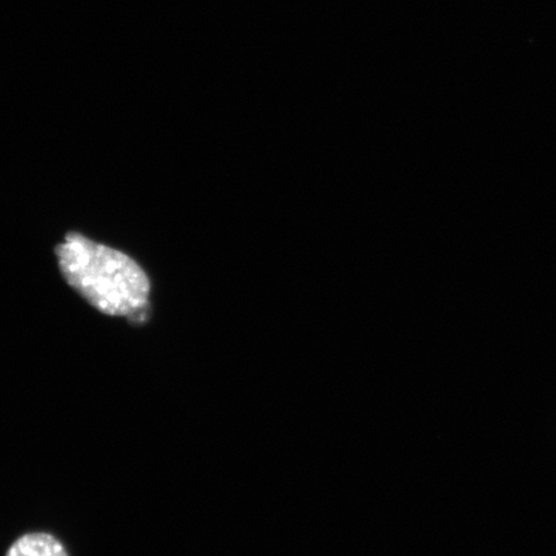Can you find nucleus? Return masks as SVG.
<instances>
[{
    "mask_svg": "<svg viewBox=\"0 0 556 556\" xmlns=\"http://www.w3.org/2000/svg\"><path fill=\"white\" fill-rule=\"evenodd\" d=\"M55 254L67 282L97 309L136 323L148 318L149 278L128 255L76 233Z\"/></svg>",
    "mask_w": 556,
    "mask_h": 556,
    "instance_id": "1",
    "label": "nucleus"
},
{
    "mask_svg": "<svg viewBox=\"0 0 556 556\" xmlns=\"http://www.w3.org/2000/svg\"><path fill=\"white\" fill-rule=\"evenodd\" d=\"M5 556H68L61 542L48 533H30L20 538Z\"/></svg>",
    "mask_w": 556,
    "mask_h": 556,
    "instance_id": "2",
    "label": "nucleus"
}]
</instances>
